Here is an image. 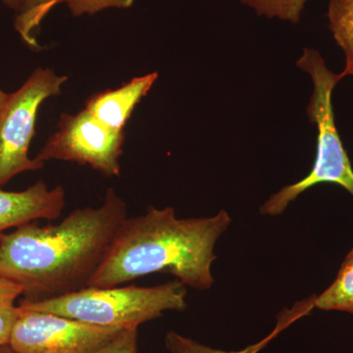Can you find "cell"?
Listing matches in <instances>:
<instances>
[{
    "label": "cell",
    "instance_id": "7",
    "mask_svg": "<svg viewBox=\"0 0 353 353\" xmlns=\"http://www.w3.org/2000/svg\"><path fill=\"white\" fill-rule=\"evenodd\" d=\"M19 308L9 341L16 353H94L124 330Z\"/></svg>",
    "mask_w": 353,
    "mask_h": 353
},
{
    "label": "cell",
    "instance_id": "14",
    "mask_svg": "<svg viewBox=\"0 0 353 353\" xmlns=\"http://www.w3.org/2000/svg\"><path fill=\"white\" fill-rule=\"evenodd\" d=\"M241 3L254 9L259 16L279 18L297 24L308 0H241Z\"/></svg>",
    "mask_w": 353,
    "mask_h": 353
},
{
    "label": "cell",
    "instance_id": "19",
    "mask_svg": "<svg viewBox=\"0 0 353 353\" xmlns=\"http://www.w3.org/2000/svg\"><path fill=\"white\" fill-rule=\"evenodd\" d=\"M9 8L13 9L16 12L20 10L23 0H1Z\"/></svg>",
    "mask_w": 353,
    "mask_h": 353
},
{
    "label": "cell",
    "instance_id": "16",
    "mask_svg": "<svg viewBox=\"0 0 353 353\" xmlns=\"http://www.w3.org/2000/svg\"><path fill=\"white\" fill-rule=\"evenodd\" d=\"M94 353H138V328L124 329Z\"/></svg>",
    "mask_w": 353,
    "mask_h": 353
},
{
    "label": "cell",
    "instance_id": "6",
    "mask_svg": "<svg viewBox=\"0 0 353 353\" xmlns=\"http://www.w3.org/2000/svg\"><path fill=\"white\" fill-rule=\"evenodd\" d=\"M124 132H116L95 119L87 109L62 114L58 129L51 134L36 158L76 162L108 176H119Z\"/></svg>",
    "mask_w": 353,
    "mask_h": 353
},
{
    "label": "cell",
    "instance_id": "2",
    "mask_svg": "<svg viewBox=\"0 0 353 353\" xmlns=\"http://www.w3.org/2000/svg\"><path fill=\"white\" fill-rule=\"evenodd\" d=\"M231 222L225 210L213 217L178 219L174 208L150 206L145 214L122 223L88 287H118L167 273L185 287L209 290L214 284L215 245Z\"/></svg>",
    "mask_w": 353,
    "mask_h": 353
},
{
    "label": "cell",
    "instance_id": "21",
    "mask_svg": "<svg viewBox=\"0 0 353 353\" xmlns=\"http://www.w3.org/2000/svg\"><path fill=\"white\" fill-rule=\"evenodd\" d=\"M0 353H16L9 345L0 347Z\"/></svg>",
    "mask_w": 353,
    "mask_h": 353
},
{
    "label": "cell",
    "instance_id": "17",
    "mask_svg": "<svg viewBox=\"0 0 353 353\" xmlns=\"http://www.w3.org/2000/svg\"><path fill=\"white\" fill-rule=\"evenodd\" d=\"M20 315L19 306L15 301L0 303V347L9 345L14 326Z\"/></svg>",
    "mask_w": 353,
    "mask_h": 353
},
{
    "label": "cell",
    "instance_id": "12",
    "mask_svg": "<svg viewBox=\"0 0 353 353\" xmlns=\"http://www.w3.org/2000/svg\"><path fill=\"white\" fill-rule=\"evenodd\" d=\"M59 3L61 0H23L14 27L30 48H39L34 32L38 31L51 9Z\"/></svg>",
    "mask_w": 353,
    "mask_h": 353
},
{
    "label": "cell",
    "instance_id": "10",
    "mask_svg": "<svg viewBox=\"0 0 353 353\" xmlns=\"http://www.w3.org/2000/svg\"><path fill=\"white\" fill-rule=\"evenodd\" d=\"M314 308L353 315V248L341 263L333 284L320 296H314Z\"/></svg>",
    "mask_w": 353,
    "mask_h": 353
},
{
    "label": "cell",
    "instance_id": "3",
    "mask_svg": "<svg viewBox=\"0 0 353 353\" xmlns=\"http://www.w3.org/2000/svg\"><path fill=\"white\" fill-rule=\"evenodd\" d=\"M187 294V287L176 279L155 287H87L50 299H25L19 306L94 326L131 329L157 319L165 311L185 310Z\"/></svg>",
    "mask_w": 353,
    "mask_h": 353
},
{
    "label": "cell",
    "instance_id": "9",
    "mask_svg": "<svg viewBox=\"0 0 353 353\" xmlns=\"http://www.w3.org/2000/svg\"><path fill=\"white\" fill-rule=\"evenodd\" d=\"M157 79V72H152L132 79L116 90L97 92L88 99L85 109L104 126L113 131L124 132L134 108L152 90Z\"/></svg>",
    "mask_w": 353,
    "mask_h": 353
},
{
    "label": "cell",
    "instance_id": "4",
    "mask_svg": "<svg viewBox=\"0 0 353 353\" xmlns=\"http://www.w3.org/2000/svg\"><path fill=\"white\" fill-rule=\"evenodd\" d=\"M296 65L310 76L313 83V92L306 111L309 120L317 128L315 161L305 178L283 188L265 202L260 208V213L263 215L282 214L290 202L319 183H336L353 196L352 162L336 129L332 101L334 88L343 77L341 73L332 72L319 51L312 48H304Z\"/></svg>",
    "mask_w": 353,
    "mask_h": 353
},
{
    "label": "cell",
    "instance_id": "20",
    "mask_svg": "<svg viewBox=\"0 0 353 353\" xmlns=\"http://www.w3.org/2000/svg\"><path fill=\"white\" fill-rule=\"evenodd\" d=\"M7 95H8V94H6V92H4L3 90L0 88V110H1L2 106L4 105V103H6Z\"/></svg>",
    "mask_w": 353,
    "mask_h": 353
},
{
    "label": "cell",
    "instance_id": "13",
    "mask_svg": "<svg viewBox=\"0 0 353 353\" xmlns=\"http://www.w3.org/2000/svg\"><path fill=\"white\" fill-rule=\"evenodd\" d=\"M297 317L299 316L296 315L294 317H290L289 319L283 320L281 327L280 325H278L277 329L268 338L264 339L263 341L255 343V345H252L250 347L243 348V350H239V352H224V350H216V348L202 345V343L192 340V339L183 336L175 331H169L166 336H165V347L171 353H257L281 330L285 328L288 325L294 321Z\"/></svg>",
    "mask_w": 353,
    "mask_h": 353
},
{
    "label": "cell",
    "instance_id": "1",
    "mask_svg": "<svg viewBox=\"0 0 353 353\" xmlns=\"http://www.w3.org/2000/svg\"><path fill=\"white\" fill-rule=\"evenodd\" d=\"M127 204L113 188L99 208L76 209L61 222L26 224L0 234V278L32 301L87 288L122 223Z\"/></svg>",
    "mask_w": 353,
    "mask_h": 353
},
{
    "label": "cell",
    "instance_id": "8",
    "mask_svg": "<svg viewBox=\"0 0 353 353\" xmlns=\"http://www.w3.org/2000/svg\"><path fill=\"white\" fill-rule=\"evenodd\" d=\"M65 208V190L50 189L39 181L21 192H7L0 187V234L11 228L37 220H57Z\"/></svg>",
    "mask_w": 353,
    "mask_h": 353
},
{
    "label": "cell",
    "instance_id": "18",
    "mask_svg": "<svg viewBox=\"0 0 353 353\" xmlns=\"http://www.w3.org/2000/svg\"><path fill=\"white\" fill-rule=\"evenodd\" d=\"M21 294H23V289L20 285L0 278V303L15 301Z\"/></svg>",
    "mask_w": 353,
    "mask_h": 353
},
{
    "label": "cell",
    "instance_id": "5",
    "mask_svg": "<svg viewBox=\"0 0 353 353\" xmlns=\"http://www.w3.org/2000/svg\"><path fill=\"white\" fill-rule=\"evenodd\" d=\"M67 80L53 70L37 68L19 90L7 95L0 110V187L19 174L44 166L29 157L37 116L44 101L61 94Z\"/></svg>",
    "mask_w": 353,
    "mask_h": 353
},
{
    "label": "cell",
    "instance_id": "15",
    "mask_svg": "<svg viewBox=\"0 0 353 353\" xmlns=\"http://www.w3.org/2000/svg\"><path fill=\"white\" fill-rule=\"evenodd\" d=\"M68 6L70 11L76 17L94 15L108 8L126 9L134 4V0H61Z\"/></svg>",
    "mask_w": 353,
    "mask_h": 353
},
{
    "label": "cell",
    "instance_id": "11",
    "mask_svg": "<svg viewBox=\"0 0 353 353\" xmlns=\"http://www.w3.org/2000/svg\"><path fill=\"white\" fill-rule=\"evenodd\" d=\"M327 16L334 41L345 54L341 75L353 76V0H330Z\"/></svg>",
    "mask_w": 353,
    "mask_h": 353
}]
</instances>
